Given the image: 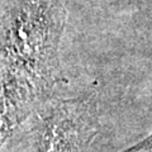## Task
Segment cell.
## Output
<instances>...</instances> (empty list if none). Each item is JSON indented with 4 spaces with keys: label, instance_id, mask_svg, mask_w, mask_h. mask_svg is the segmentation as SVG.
Wrapping results in <instances>:
<instances>
[{
    "label": "cell",
    "instance_id": "cell-1",
    "mask_svg": "<svg viewBox=\"0 0 152 152\" xmlns=\"http://www.w3.org/2000/svg\"><path fill=\"white\" fill-rule=\"evenodd\" d=\"M66 22L61 0H19L0 42V96L22 121L50 96L58 80Z\"/></svg>",
    "mask_w": 152,
    "mask_h": 152
},
{
    "label": "cell",
    "instance_id": "cell-2",
    "mask_svg": "<svg viewBox=\"0 0 152 152\" xmlns=\"http://www.w3.org/2000/svg\"><path fill=\"white\" fill-rule=\"evenodd\" d=\"M98 132L91 95L56 100L41 118L38 152H89Z\"/></svg>",
    "mask_w": 152,
    "mask_h": 152
},
{
    "label": "cell",
    "instance_id": "cell-3",
    "mask_svg": "<svg viewBox=\"0 0 152 152\" xmlns=\"http://www.w3.org/2000/svg\"><path fill=\"white\" fill-rule=\"evenodd\" d=\"M124 152H152V134Z\"/></svg>",
    "mask_w": 152,
    "mask_h": 152
}]
</instances>
